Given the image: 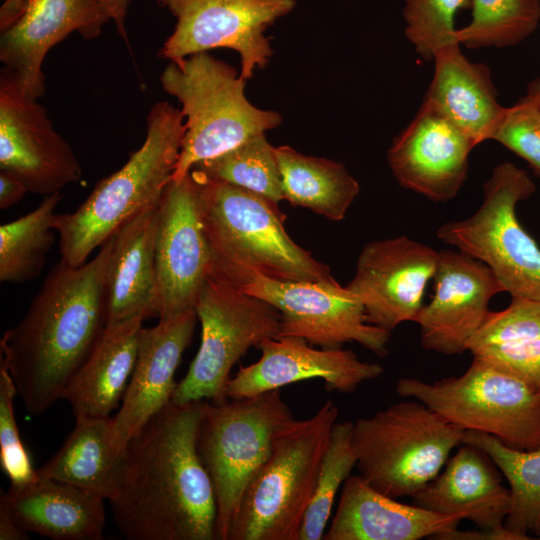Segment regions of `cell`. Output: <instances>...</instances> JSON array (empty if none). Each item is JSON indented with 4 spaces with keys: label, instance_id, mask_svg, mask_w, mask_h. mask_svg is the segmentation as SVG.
Listing matches in <instances>:
<instances>
[{
    "label": "cell",
    "instance_id": "obj_1",
    "mask_svg": "<svg viewBox=\"0 0 540 540\" xmlns=\"http://www.w3.org/2000/svg\"><path fill=\"white\" fill-rule=\"evenodd\" d=\"M205 404L171 401L128 442L123 477L109 500L125 539H217L214 487L197 448Z\"/></svg>",
    "mask_w": 540,
    "mask_h": 540
},
{
    "label": "cell",
    "instance_id": "obj_2",
    "mask_svg": "<svg viewBox=\"0 0 540 540\" xmlns=\"http://www.w3.org/2000/svg\"><path fill=\"white\" fill-rule=\"evenodd\" d=\"M113 242L114 236L79 267L60 260L26 314L0 340V365L31 414H42L62 399L107 325L105 277Z\"/></svg>",
    "mask_w": 540,
    "mask_h": 540
},
{
    "label": "cell",
    "instance_id": "obj_3",
    "mask_svg": "<svg viewBox=\"0 0 540 540\" xmlns=\"http://www.w3.org/2000/svg\"><path fill=\"white\" fill-rule=\"evenodd\" d=\"M180 109L155 103L146 117V137L128 161L101 179L73 213L56 214L61 261L86 263L94 249L119 232L146 208L159 203L171 181L185 134Z\"/></svg>",
    "mask_w": 540,
    "mask_h": 540
},
{
    "label": "cell",
    "instance_id": "obj_4",
    "mask_svg": "<svg viewBox=\"0 0 540 540\" xmlns=\"http://www.w3.org/2000/svg\"><path fill=\"white\" fill-rule=\"evenodd\" d=\"M195 172L202 181V218L211 252L209 278L248 268L278 280L336 281L326 264L291 239L278 204Z\"/></svg>",
    "mask_w": 540,
    "mask_h": 540
},
{
    "label": "cell",
    "instance_id": "obj_5",
    "mask_svg": "<svg viewBox=\"0 0 540 540\" xmlns=\"http://www.w3.org/2000/svg\"><path fill=\"white\" fill-rule=\"evenodd\" d=\"M338 415L329 399L311 417L280 429L243 494L227 540H299Z\"/></svg>",
    "mask_w": 540,
    "mask_h": 540
},
{
    "label": "cell",
    "instance_id": "obj_6",
    "mask_svg": "<svg viewBox=\"0 0 540 540\" xmlns=\"http://www.w3.org/2000/svg\"><path fill=\"white\" fill-rule=\"evenodd\" d=\"M163 90L181 104L185 134L171 180H182L198 163L265 134L282 122L245 96L246 80L209 52L170 62L160 76Z\"/></svg>",
    "mask_w": 540,
    "mask_h": 540
},
{
    "label": "cell",
    "instance_id": "obj_7",
    "mask_svg": "<svg viewBox=\"0 0 540 540\" xmlns=\"http://www.w3.org/2000/svg\"><path fill=\"white\" fill-rule=\"evenodd\" d=\"M464 435L418 400L390 405L353 422L359 476L392 498L412 497L441 472Z\"/></svg>",
    "mask_w": 540,
    "mask_h": 540
},
{
    "label": "cell",
    "instance_id": "obj_8",
    "mask_svg": "<svg viewBox=\"0 0 540 540\" xmlns=\"http://www.w3.org/2000/svg\"><path fill=\"white\" fill-rule=\"evenodd\" d=\"M293 419L279 389L206 401L197 448L214 487L217 539H228L244 492L268 459L277 433Z\"/></svg>",
    "mask_w": 540,
    "mask_h": 540
},
{
    "label": "cell",
    "instance_id": "obj_9",
    "mask_svg": "<svg viewBox=\"0 0 540 540\" xmlns=\"http://www.w3.org/2000/svg\"><path fill=\"white\" fill-rule=\"evenodd\" d=\"M396 391L465 431L490 434L515 449L540 448V390L478 358L459 376L432 383L401 378Z\"/></svg>",
    "mask_w": 540,
    "mask_h": 540
},
{
    "label": "cell",
    "instance_id": "obj_10",
    "mask_svg": "<svg viewBox=\"0 0 540 540\" xmlns=\"http://www.w3.org/2000/svg\"><path fill=\"white\" fill-rule=\"evenodd\" d=\"M536 186L527 172L503 162L483 184V201L468 218L442 224L437 238L483 262L505 292L540 302V247L516 214Z\"/></svg>",
    "mask_w": 540,
    "mask_h": 540
},
{
    "label": "cell",
    "instance_id": "obj_11",
    "mask_svg": "<svg viewBox=\"0 0 540 540\" xmlns=\"http://www.w3.org/2000/svg\"><path fill=\"white\" fill-rule=\"evenodd\" d=\"M201 343L172 402H219L233 366L251 347L279 337L281 314L271 304L239 288L208 278L195 305Z\"/></svg>",
    "mask_w": 540,
    "mask_h": 540
},
{
    "label": "cell",
    "instance_id": "obj_12",
    "mask_svg": "<svg viewBox=\"0 0 540 540\" xmlns=\"http://www.w3.org/2000/svg\"><path fill=\"white\" fill-rule=\"evenodd\" d=\"M212 279L274 306L281 314L279 337H300L329 349L355 342L378 356L388 354L391 332L370 324L360 300L337 281L278 280L248 268Z\"/></svg>",
    "mask_w": 540,
    "mask_h": 540
},
{
    "label": "cell",
    "instance_id": "obj_13",
    "mask_svg": "<svg viewBox=\"0 0 540 540\" xmlns=\"http://www.w3.org/2000/svg\"><path fill=\"white\" fill-rule=\"evenodd\" d=\"M295 6L296 0H167L176 24L158 54L179 62L211 49H232L241 58V77L248 80L273 54L266 29Z\"/></svg>",
    "mask_w": 540,
    "mask_h": 540
},
{
    "label": "cell",
    "instance_id": "obj_14",
    "mask_svg": "<svg viewBox=\"0 0 540 540\" xmlns=\"http://www.w3.org/2000/svg\"><path fill=\"white\" fill-rule=\"evenodd\" d=\"M210 269L211 252L202 218V181L191 170L182 180H171L159 202L152 316L166 319L195 309Z\"/></svg>",
    "mask_w": 540,
    "mask_h": 540
},
{
    "label": "cell",
    "instance_id": "obj_15",
    "mask_svg": "<svg viewBox=\"0 0 540 540\" xmlns=\"http://www.w3.org/2000/svg\"><path fill=\"white\" fill-rule=\"evenodd\" d=\"M0 169L18 177L28 191L51 195L79 181L82 167L47 110L25 95L9 70L0 72Z\"/></svg>",
    "mask_w": 540,
    "mask_h": 540
},
{
    "label": "cell",
    "instance_id": "obj_16",
    "mask_svg": "<svg viewBox=\"0 0 540 540\" xmlns=\"http://www.w3.org/2000/svg\"><path fill=\"white\" fill-rule=\"evenodd\" d=\"M437 261L438 251L408 236L371 241L346 288L360 300L370 324L391 332L415 322Z\"/></svg>",
    "mask_w": 540,
    "mask_h": 540
},
{
    "label": "cell",
    "instance_id": "obj_17",
    "mask_svg": "<svg viewBox=\"0 0 540 540\" xmlns=\"http://www.w3.org/2000/svg\"><path fill=\"white\" fill-rule=\"evenodd\" d=\"M433 280V297L415 320L421 345L443 355L461 354L491 311V299L504 288L486 264L459 250L438 252Z\"/></svg>",
    "mask_w": 540,
    "mask_h": 540
},
{
    "label": "cell",
    "instance_id": "obj_18",
    "mask_svg": "<svg viewBox=\"0 0 540 540\" xmlns=\"http://www.w3.org/2000/svg\"><path fill=\"white\" fill-rule=\"evenodd\" d=\"M474 140L440 110L423 101L411 123L393 140L388 164L400 186L445 202L467 179Z\"/></svg>",
    "mask_w": 540,
    "mask_h": 540
},
{
    "label": "cell",
    "instance_id": "obj_19",
    "mask_svg": "<svg viewBox=\"0 0 540 540\" xmlns=\"http://www.w3.org/2000/svg\"><path fill=\"white\" fill-rule=\"evenodd\" d=\"M111 22L102 0H23L19 16L0 36V61L22 92L39 99L45 94L42 71L49 50L77 32L92 40Z\"/></svg>",
    "mask_w": 540,
    "mask_h": 540
},
{
    "label": "cell",
    "instance_id": "obj_20",
    "mask_svg": "<svg viewBox=\"0 0 540 540\" xmlns=\"http://www.w3.org/2000/svg\"><path fill=\"white\" fill-rule=\"evenodd\" d=\"M258 348L262 353L259 360L241 366L226 383V398L253 397L317 378L327 390L349 394L384 373L380 364L362 361L352 350L314 348L300 337L268 338Z\"/></svg>",
    "mask_w": 540,
    "mask_h": 540
},
{
    "label": "cell",
    "instance_id": "obj_21",
    "mask_svg": "<svg viewBox=\"0 0 540 540\" xmlns=\"http://www.w3.org/2000/svg\"><path fill=\"white\" fill-rule=\"evenodd\" d=\"M197 320L196 310L190 309L141 329L122 405L111 417L112 439L118 449L125 450L130 439L172 401L177 386L175 372L192 340Z\"/></svg>",
    "mask_w": 540,
    "mask_h": 540
},
{
    "label": "cell",
    "instance_id": "obj_22",
    "mask_svg": "<svg viewBox=\"0 0 540 540\" xmlns=\"http://www.w3.org/2000/svg\"><path fill=\"white\" fill-rule=\"evenodd\" d=\"M502 478L484 451L462 443L441 472L411 497V503L436 513L459 515L482 530H503L511 496Z\"/></svg>",
    "mask_w": 540,
    "mask_h": 540
},
{
    "label": "cell",
    "instance_id": "obj_23",
    "mask_svg": "<svg viewBox=\"0 0 540 540\" xmlns=\"http://www.w3.org/2000/svg\"><path fill=\"white\" fill-rule=\"evenodd\" d=\"M459 515L436 513L404 504L371 487L361 476L344 482L324 540L436 539L458 527Z\"/></svg>",
    "mask_w": 540,
    "mask_h": 540
},
{
    "label": "cell",
    "instance_id": "obj_24",
    "mask_svg": "<svg viewBox=\"0 0 540 540\" xmlns=\"http://www.w3.org/2000/svg\"><path fill=\"white\" fill-rule=\"evenodd\" d=\"M27 532L55 540H100L106 523L104 499L75 485L38 478L1 497Z\"/></svg>",
    "mask_w": 540,
    "mask_h": 540
},
{
    "label": "cell",
    "instance_id": "obj_25",
    "mask_svg": "<svg viewBox=\"0 0 540 540\" xmlns=\"http://www.w3.org/2000/svg\"><path fill=\"white\" fill-rule=\"evenodd\" d=\"M434 75L425 101L440 110L469 135L476 145L491 136L505 107L497 100V91L488 66L471 62L455 42L433 57Z\"/></svg>",
    "mask_w": 540,
    "mask_h": 540
},
{
    "label": "cell",
    "instance_id": "obj_26",
    "mask_svg": "<svg viewBox=\"0 0 540 540\" xmlns=\"http://www.w3.org/2000/svg\"><path fill=\"white\" fill-rule=\"evenodd\" d=\"M158 206L146 208L114 235L105 277L107 324L153 317Z\"/></svg>",
    "mask_w": 540,
    "mask_h": 540
},
{
    "label": "cell",
    "instance_id": "obj_27",
    "mask_svg": "<svg viewBox=\"0 0 540 540\" xmlns=\"http://www.w3.org/2000/svg\"><path fill=\"white\" fill-rule=\"evenodd\" d=\"M143 320L106 325L63 392L75 417H110L119 408L135 366Z\"/></svg>",
    "mask_w": 540,
    "mask_h": 540
},
{
    "label": "cell",
    "instance_id": "obj_28",
    "mask_svg": "<svg viewBox=\"0 0 540 540\" xmlns=\"http://www.w3.org/2000/svg\"><path fill=\"white\" fill-rule=\"evenodd\" d=\"M76 425L60 449L37 469L40 478L69 483L110 500L126 465V449L112 439L111 417H75Z\"/></svg>",
    "mask_w": 540,
    "mask_h": 540
},
{
    "label": "cell",
    "instance_id": "obj_29",
    "mask_svg": "<svg viewBox=\"0 0 540 540\" xmlns=\"http://www.w3.org/2000/svg\"><path fill=\"white\" fill-rule=\"evenodd\" d=\"M467 351L540 390V302L511 296L501 311H490Z\"/></svg>",
    "mask_w": 540,
    "mask_h": 540
},
{
    "label": "cell",
    "instance_id": "obj_30",
    "mask_svg": "<svg viewBox=\"0 0 540 540\" xmlns=\"http://www.w3.org/2000/svg\"><path fill=\"white\" fill-rule=\"evenodd\" d=\"M275 151L284 200L328 220H343L360 191L359 183L346 167L304 155L289 146L276 147Z\"/></svg>",
    "mask_w": 540,
    "mask_h": 540
},
{
    "label": "cell",
    "instance_id": "obj_31",
    "mask_svg": "<svg viewBox=\"0 0 540 540\" xmlns=\"http://www.w3.org/2000/svg\"><path fill=\"white\" fill-rule=\"evenodd\" d=\"M463 443L484 451L509 485L511 507L504 526L523 540H540V448L515 449L471 430L465 431Z\"/></svg>",
    "mask_w": 540,
    "mask_h": 540
},
{
    "label": "cell",
    "instance_id": "obj_32",
    "mask_svg": "<svg viewBox=\"0 0 540 540\" xmlns=\"http://www.w3.org/2000/svg\"><path fill=\"white\" fill-rule=\"evenodd\" d=\"M62 196L47 195L33 211L0 226L2 283L20 284L41 274L55 241V210Z\"/></svg>",
    "mask_w": 540,
    "mask_h": 540
},
{
    "label": "cell",
    "instance_id": "obj_33",
    "mask_svg": "<svg viewBox=\"0 0 540 540\" xmlns=\"http://www.w3.org/2000/svg\"><path fill=\"white\" fill-rule=\"evenodd\" d=\"M275 148L265 134H260L196 164L191 170L209 179L250 190L278 204L284 198Z\"/></svg>",
    "mask_w": 540,
    "mask_h": 540
},
{
    "label": "cell",
    "instance_id": "obj_34",
    "mask_svg": "<svg viewBox=\"0 0 540 540\" xmlns=\"http://www.w3.org/2000/svg\"><path fill=\"white\" fill-rule=\"evenodd\" d=\"M471 8L470 23L455 34L468 48L516 45L540 22V0H471Z\"/></svg>",
    "mask_w": 540,
    "mask_h": 540
},
{
    "label": "cell",
    "instance_id": "obj_35",
    "mask_svg": "<svg viewBox=\"0 0 540 540\" xmlns=\"http://www.w3.org/2000/svg\"><path fill=\"white\" fill-rule=\"evenodd\" d=\"M352 431L353 422L350 421H336L332 427L299 540H320L324 537L336 494L356 467Z\"/></svg>",
    "mask_w": 540,
    "mask_h": 540
},
{
    "label": "cell",
    "instance_id": "obj_36",
    "mask_svg": "<svg viewBox=\"0 0 540 540\" xmlns=\"http://www.w3.org/2000/svg\"><path fill=\"white\" fill-rule=\"evenodd\" d=\"M470 7L471 0H405L406 38L422 58L433 60L437 51L458 42L456 14Z\"/></svg>",
    "mask_w": 540,
    "mask_h": 540
},
{
    "label": "cell",
    "instance_id": "obj_37",
    "mask_svg": "<svg viewBox=\"0 0 540 540\" xmlns=\"http://www.w3.org/2000/svg\"><path fill=\"white\" fill-rule=\"evenodd\" d=\"M16 394L13 379L0 365V464L11 482L10 488L26 486L38 478L19 435L13 407Z\"/></svg>",
    "mask_w": 540,
    "mask_h": 540
},
{
    "label": "cell",
    "instance_id": "obj_38",
    "mask_svg": "<svg viewBox=\"0 0 540 540\" xmlns=\"http://www.w3.org/2000/svg\"><path fill=\"white\" fill-rule=\"evenodd\" d=\"M491 140L524 159L540 179V109L531 99L505 107Z\"/></svg>",
    "mask_w": 540,
    "mask_h": 540
},
{
    "label": "cell",
    "instance_id": "obj_39",
    "mask_svg": "<svg viewBox=\"0 0 540 540\" xmlns=\"http://www.w3.org/2000/svg\"><path fill=\"white\" fill-rule=\"evenodd\" d=\"M29 192L26 185L15 175L0 171V209H8L20 202Z\"/></svg>",
    "mask_w": 540,
    "mask_h": 540
},
{
    "label": "cell",
    "instance_id": "obj_40",
    "mask_svg": "<svg viewBox=\"0 0 540 540\" xmlns=\"http://www.w3.org/2000/svg\"><path fill=\"white\" fill-rule=\"evenodd\" d=\"M436 540H523L519 535L503 530H482L460 531L458 528L442 533Z\"/></svg>",
    "mask_w": 540,
    "mask_h": 540
},
{
    "label": "cell",
    "instance_id": "obj_41",
    "mask_svg": "<svg viewBox=\"0 0 540 540\" xmlns=\"http://www.w3.org/2000/svg\"><path fill=\"white\" fill-rule=\"evenodd\" d=\"M132 0H102L105 5L111 21L116 27L118 35L129 46L126 19L128 8Z\"/></svg>",
    "mask_w": 540,
    "mask_h": 540
},
{
    "label": "cell",
    "instance_id": "obj_42",
    "mask_svg": "<svg viewBox=\"0 0 540 540\" xmlns=\"http://www.w3.org/2000/svg\"><path fill=\"white\" fill-rule=\"evenodd\" d=\"M0 539L27 540L28 532L19 526L7 508L0 504Z\"/></svg>",
    "mask_w": 540,
    "mask_h": 540
},
{
    "label": "cell",
    "instance_id": "obj_43",
    "mask_svg": "<svg viewBox=\"0 0 540 540\" xmlns=\"http://www.w3.org/2000/svg\"><path fill=\"white\" fill-rule=\"evenodd\" d=\"M23 0H5L0 8V30L7 28L20 14Z\"/></svg>",
    "mask_w": 540,
    "mask_h": 540
},
{
    "label": "cell",
    "instance_id": "obj_44",
    "mask_svg": "<svg viewBox=\"0 0 540 540\" xmlns=\"http://www.w3.org/2000/svg\"><path fill=\"white\" fill-rule=\"evenodd\" d=\"M525 96L531 99L540 109V75L527 85V94Z\"/></svg>",
    "mask_w": 540,
    "mask_h": 540
},
{
    "label": "cell",
    "instance_id": "obj_45",
    "mask_svg": "<svg viewBox=\"0 0 540 540\" xmlns=\"http://www.w3.org/2000/svg\"><path fill=\"white\" fill-rule=\"evenodd\" d=\"M157 4L161 7H165L167 0H156Z\"/></svg>",
    "mask_w": 540,
    "mask_h": 540
}]
</instances>
